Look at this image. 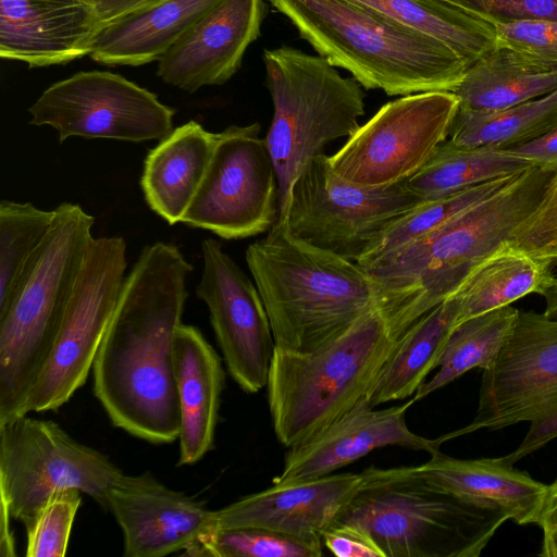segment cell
Returning a JSON list of instances; mask_svg holds the SVG:
<instances>
[{
  "mask_svg": "<svg viewBox=\"0 0 557 557\" xmlns=\"http://www.w3.org/2000/svg\"><path fill=\"white\" fill-rule=\"evenodd\" d=\"M519 310L505 306L457 324L438 362L440 370L414 393L416 403L471 369L491 367L506 342Z\"/></svg>",
  "mask_w": 557,
  "mask_h": 557,
  "instance_id": "cell-32",
  "label": "cell"
},
{
  "mask_svg": "<svg viewBox=\"0 0 557 557\" xmlns=\"http://www.w3.org/2000/svg\"><path fill=\"white\" fill-rule=\"evenodd\" d=\"M323 543L261 528L209 529L184 555L209 557H320Z\"/></svg>",
  "mask_w": 557,
  "mask_h": 557,
  "instance_id": "cell-35",
  "label": "cell"
},
{
  "mask_svg": "<svg viewBox=\"0 0 557 557\" xmlns=\"http://www.w3.org/2000/svg\"><path fill=\"white\" fill-rule=\"evenodd\" d=\"M458 315L459 299L454 294L419 318L398 338L370 397L371 408L417 392L438 366Z\"/></svg>",
  "mask_w": 557,
  "mask_h": 557,
  "instance_id": "cell-27",
  "label": "cell"
},
{
  "mask_svg": "<svg viewBox=\"0 0 557 557\" xmlns=\"http://www.w3.org/2000/svg\"><path fill=\"white\" fill-rule=\"evenodd\" d=\"M557 169L532 166L423 237L363 268L392 332L400 337L458 292L539 206Z\"/></svg>",
  "mask_w": 557,
  "mask_h": 557,
  "instance_id": "cell-2",
  "label": "cell"
},
{
  "mask_svg": "<svg viewBox=\"0 0 557 557\" xmlns=\"http://www.w3.org/2000/svg\"><path fill=\"white\" fill-rule=\"evenodd\" d=\"M366 479L364 470L273 483L267 490L212 511V528H261L322 542L323 533L337 520Z\"/></svg>",
  "mask_w": 557,
  "mask_h": 557,
  "instance_id": "cell-19",
  "label": "cell"
},
{
  "mask_svg": "<svg viewBox=\"0 0 557 557\" xmlns=\"http://www.w3.org/2000/svg\"><path fill=\"white\" fill-rule=\"evenodd\" d=\"M424 201L404 182L385 187L352 184L322 153L294 183L284 223L297 238L357 262L391 222Z\"/></svg>",
  "mask_w": 557,
  "mask_h": 557,
  "instance_id": "cell-12",
  "label": "cell"
},
{
  "mask_svg": "<svg viewBox=\"0 0 557 557\" xmlns=\"http://www.w3.org/2000/svg\"><path fill=\"white\" fill-rule=\"evenodd\" d=\"M219 0H161L103 26L90 58L103 65L158 61Z\"/></svg>",
  "mask_w": 557,
  "mask_h": 557,
  "instance_id": "cell-25",
  "label": "cell"
},
{
  "mask_svg": "<svg viewBox=\"0 0 557 557\" xmlns=\"http://www.w3.org/2000/svg\"><path fill=\"white\" fill-rule=\"evenodd\" d=\"M95 12L101 28L161 0H84Z\"/></svg>",
  "mask_w": 557,
  "mask_h": 557,
  "instance_id": "cell-42",
  "label": "cell"
},
{
  "mask_svg": "<svg viewBox=\"0 0 557 557\" xmlns=\"http://www.w3.org/2000/svg\"><path fill=\"white\" fill-rule=\"evenodd\" d=\"M414 401L374 410L362 401L342 418L289 447L283 470L273 483L314 479L333 473L369 453L385 446L425 450L440 448L437 440L422 437L406 422V411Z\"/></svg>",
  "mask_w": 557,
  "mask_h": 557,
  "instance_id": "cell-20",
  "label": "cell"
},
{
  "mask_svg": "<svg viewBox=\"0 0 557 557\" xmlns=\"http://www.w3.org/2000/svg\"><path fill=\"white\" fill-rule=\"evenodd\" d=\"M459 109L453 91H424L385 103L329 157L334 172L363 187H385L418 172L444 143Z\"/></svg>",
  "mask_w": 557,
  "mask_h": 557,
  "instance_id": "cell-14",
  "label": "cell"
},
{
  "mask_svg": "<svg viewBox=\"0 0 557 557\" xmlns=\"http://www.w3.org/2000/svg\"><path fill=\"white\" fill-rule=\"evenodd\" d=\"M82 503V492L64 490L52 494L24 524L27 557L65 556L72 525Z\"/></svg>",
  "mask_w": 557,
  "mask_h": 557,
  "instance_id": "cell-36",
  "label": "cell"
},
{
  "mask_svg": "<svg viewBox=\"0 0 557 557\" xmlns=\"http://www.w3.org/2000/svg\"><path fill=\"white\" fill-rule=\"evenodd\" d=\"M483 20H555L557 0H443Z\"/></svg>",
  "mask_w": 557,
  "mask_h": 557,
  "instance_id": "cell-39",
  "label": "cell"
},
{
  "mask_svg": "<svg viewBox=\"0 0 557 557\" xmlns=\"http://www.w3.org/2000/svg\"><path fill=\"white\" fill-rule=\"evenodd\" d=\"M542 529L557 527V480L548 485L537 523Z\"/></svg>",
  "mask_w": 557,
  "mask_h": 557,
  "instance_id": "cell-43",
  "label": "cell"
},
{
  "mask_svg": "<svg viewBox=\"0 0 557 557\" xmlns=\"http://www.w3.org/2000/svg\"><path fill=\"white\" fill-rule=\"evenodd\" d=\"M191 271L173 244L146 246L125 277L92 363L94 394L111 422L153 444L180 436L175 338Z\"/></svg>",
  "mask_w": 557,
  "mask_h": 557,
  "instance_id": "cell-1",
  "label": "cell"
},
{
  "mask_svg": "<svg viewBox=\"0 0 557 557\" xmlns=\"http://www.w3.org/2000/svg\"><path fill=\"white\" fill-rule=\"evenodd\" d=\"M532 166L535 165L507 150L459 147L446 139L404 183L410 193L430 201Z\"/></svg>",
  "mask_w": 557,
  "mask_h": 557,
  "instance_id": "cell-30",
  "label": "cell"
},
{
  "mask_svg": "<svg viewBox=\"0 0 557 557\" xmlns=\"http://www.w3.org/2000/svg\"><path fill=\"white\" fill-rule=\"evenodd\" d=\"M125 270L124 238L92 239L49 358L22 416L55 410L84 385L116 308Z\"/></svg>",
  "mask_w": 557,
  "mask_h": 557,
  "instance_id": "cell-11",
  "label": "cell"
},
{
  "mask_svg": "<svg viewBox=\"0 0 557 557\" xmlns=\"http://www.w3.org/2000/svg\"><path fill=\"white\" fill-rule=\"evenodd\" d=\"M203 269L197 296L210 322L233 380L246 393L268 383L275 342L258 288L215 239L201 244Z\"/></svg>",
  "mask_w": 557,
  "mask_h": 557,
  "instance_id": "cell-16",
  "label": "cell"
},
{
  "mask_svg": "<svg viewBox=\"0 0 557 557\" xmlns=\"http://www.w3.org/2000/svg\"><path fill=\"white\" fill-rule=\"evenodd\" d=\"M215 133L196 121L175 127L149 150L140 180L149 208L170 225L182 221L206 174Z\"/></svg>",
  "mask_w": 557,
  "mask_h": 557,
  "instance_id": "cell-24",
  "label": "cell"
},
{
  "mask_svg": "<svg viewBox=\"0 0 557 557\" xmlns=\"http://www.w3.org/2000/svg\"><path fill=\"white\" fill-rule=\"evenodd\" d=\"M554 261H557V253H556V255H555V257H554Z\"/></svg>",
  "mask_w": 557,
  "mask_h": 557,
  "instance_id": "cell-46",
  "label": "cell"
},
{
  "mask_svg": "<svg viewBox=\"0 0 557 557\" xmlns=\"http://www.w3.org/2000/svg\"><path fill=\"white\" fill-rule=\"evenodd\" d=\"M301 38L364 89L454 91L468 64L445 44L349 0H269Z\"/></svg>",
  "mask_w": 557,
  "mask_h": 557,
  "instance_id": "cell-4",
  "label": "cell"
},
{
  "mask_svg": "<svg viewBox=\"0 0 557 557\" xmlns=\"http://www.w3.org/2000/svg\"><path fill=\"white\" fill-rule=\"evenodd\" d=\"M53 210L30 202H0V312L9 304L16 284L54 219Z\"/></svg>",
  "mask_w": 557,
  "mask_h": 557,
  "instance_id": "cell-34",
  "label": "cell"
},
{
  "mask_svg": "<svg viewBox=\"0 0 557 557\" xmlns=\"http://www.w3.org/2000/svg\"><path fill=\"white\" fill-rule=\"evenodd\" d=\"M451 48L468 66L496 45L490 22L443 0H349Z\"/></svg>",
  "mask_w": 557,
  "mask_h": 557,
  "instance_id": "cell-28",
  "label": "cell"
},
{
  "mask_svg": "<svg viewBox=\"0 0 557 557\" xmlns=\"http://www.w3.org/2000/svg\"><path fill=\"white\" fill-rule=\"evenodd\" d=\"M520 422L530 428L506 458L515 463L557 437V319L519 311L498 356L483 370L479 406L466 426L437 440Z\"/></svg>",
  "mask_w": 557,
  "mask_h": 557,
  "instance_id": "cell-9",
  "label": "cell"
},
{
  "mask_svg": "<svg viewBox=\"0 0 557 557\" xmlns=\"http://www.w3.org/2000/svg\"><path fill=\"white\" fill-rule=\"evenodd\" d=\"M416 468L434 487L497 509L520 525L537 523L548 488L528 472L517 470L506 456L457 459L436 450Z\"/></svg>",
  "mask_w": 557,
  "mask_h": 557,
  "instance_id": "cell-22",
  "label": "cell"
},
{
  "mask_svg": "<svg viewBox=\"0 0 557 557\" xmlns=\"http://www.w3.org/2000/svg\"><path fill=\"white\" fill-rule=\"evenodd\" d=\"M486 21L494 28L496 46L509 48L543 65L557 69V21Z\"/></svg>",
  "mask_w": 557,
  "mask_h": 557,
  "instance_id": "cell-37",
  "label": "cell"
},
{
  "mask_svg": "<svg viewBox=\"0 0 557 557\" xmlns=\"http://www.w3.org/2000/svg\"><path fill=\"white\" fill-rule=\"evenodd\" d=\"M539 295L545 299L544 314L550 319H557V276L552 275Z\"/></svg>",
  "mask_w": 557,
  "mask_h": 557,
  "instance_id": "cell-44",
  "label": "cell"
},
{
  "mask_svg": "<svg viewBox=\"0 0 557 557\" xmlns=\"http://www.w3.org/2000/svg\"><path fill=\"white\" fill-rule=\"evenodd\" d=\"M557 125V89L543 97L495 111L458 109L449 141L466 148L508 149Z\"/></svg>",
  "mask_w": 557,
  "mask_h": 557,
  "instance_id": "cell-31",
  "label": "cell"
},
{
  "mask_svg": "<svg viewBox=\"0 0 557 557\" xmlns=\"http://www.w3.org/2000/svg\"><path fill=\"white\" fill-rule=\"evenodd\" d=\"M519 174L488 181L442 198L424 201L391 222L356 263L366 268L381 257L423 237L465 210L493 196Z\"/></svg>",
  "mask_w": 557,
  "mask_h": 557,
  "instance_id": "cell-33",
  "label": "cell"
},
{
  "mask_svg": "<svg viewBox=\"0 0 557 557\" xmlns=\"http://www.w3.org/2000/svg\"><path fill=\"white\" fill-rule=\"evenodd\" d=\"M260 129L252 123L215 133L206 174L181 223L224 239L256 236L274 225L278 178Z\"/></svg>",
  "mask_w": 557,
  "mask_h": 557,
  "instance_id": "cell-13",
  "label": "cell"
},
{
  "mask_svg": "<svg viewBox=\"0 0 557 557\" xmlns=\"http://www.w3.org/2000/svg\"><path fill=\"white\" fill-rule=\"evenodd\" d=\"M504 245L554 262L557 253V174L536 209L513 230Z\"/></svg>",
  "mask_w": 557,
  "mask_h": 557,
  "instance_id": "cell-38",
  "label": "cell"
},
{
  "mask_svg": "<svg viewBox=\"0 0 557 557\" xmlns=\"http://www.w3.org/2000/svg\"><path fill=\"white\" fill-rule=\"evenodd\" d=\"M265 14L263 0H219L158 60V76L188 92L226 83Z\"/></svg>",
  "mask_w": 557,
  "mask_h": 557,
  "instance_id": "cell-17",
  "label": "cell"
},
{
  "mask_svg": "<svg viewBox=\"0 0 557 557\" xmlns=\"http://www.w3.org/2000/svg\"><path fill=\"white\" fill-rule=\"evenodd\" d=\"M263 63L273 103L265 141L280 186L276 221L284 222L299 175L326 145L359 128L366 94L319 54L281 46L264 50Z\"/></svg>",
  "mask_w": 557,
  "mask_h": 557,
  "instance_id": "cell-8",
  "label": "cell"
},
{
  "mask_svg": "<svg viewBox=\"0 0 557 557\" xmlns=\"http://www.w3.org/2000/svg\"><path fill=\"white\" fill-rule=\"evenodd\" d=\"M556 89L557 69L495 45L468 66L453 92L459 99L460 109L495 111L543 97Z\"/></svg>",
  "mask_w": 557,
  "mask_h": 557,
  "instance_id": "cell-26",
  "label": "cell"
},
{
  "mask_svg": "<svg viewBox=\"0 0 557 557\" xmlns=\"http://www.w3.org/2000/svg\"><path fill=\"white\" fill-rule=\"evenodd\" d=\"M322 543L338 557H384L367 534L343 523L331 525L323 533Z\"/></svg>",
  "mask_w": 557,
  "mask_h": 557,
  "instance_id": "cell-40",
  "label": "cell"
},
{
  "mask_svg": "<svg viewBox=\"0 0 557 557\" xmlns=\"http://www.w3.org/2000/svg\"><path fill=\"white\" fill-rule=\"evenodd\" d=\"M366 472L364 484L334 523L367 534L384 557H479L508 520L497 509L434 487L416 466Z\"/></svg>",
  "mask_w": 557,
  "mask_h": 557,
  "instance_id": "cell-7",
  "label": "cell"
},
{
  "mask_svg": "<svg viewBox=\"0 0 557 557\" xmlns=\"http://www.w3.org/2000/svg\"><path fill=\"white\" fill-rule=\"evenodd\" d=\"M54 212L49 232L0 312V423L22 416L94 239L95 218L79 205L63 202Z\"/></svg>",
  "mask_w": 557,
  "mask_h": 557,
  "instance_id": "cell-6",
  "label": "cell"
},
{
  "mask_svg": "<svg viewBox=\"0 0 557 557\" xmlns=\"http://www.w3.org/2000/svg\"><path fill=\"white\" fill-rule=\"evenodd\" d=\"M398 338L374 307L314 350L275 347L267 391L278 442L292 447L369 403Z\"/></svg>",
  "mask_w": 557,
  "mask_h": 557,
  "instance_id": "cell-5",
  "label": "cell"
},
{
  "mask_svg": "<svg viewBox=\"0 0 557 557\" xmlns=\"http://www.w3.org/2000/svg\"><path fill=\"white\" fill-rule=\"evenodd\" d=\"M104 507L123 532L125 557H162L186 549L212 528V510L150 472L123 473L108 490Z\"/></svg>",
  "mask_w": 557,
  "mask_h": 557,
  "instance_id": "cell-18",
  "label": "cell"
},
{
  "mask_svg": "<svg viewBox=\"0 0 557 557\" xmlns=\"http://www.w3.org/2000/svg\"><path fill=\"white\" fill-rule=\"evenodd\" d=\"M122 474L108 456L53 421L23 414L0 423V503L23 524L59 491L78 490L104 506Z\"/></svg>",
  "mask_w": 557,
  "mask_h": 557,
  "instance_id": "cell-10",
  "label": "cell"
},
{
  "mask_svg": "<svg viewBox=\"0 0 557 557\" xmlns=\"http://www.w3.org/2000/svg\"><path fill=\"white\" fill-rule=\"evenodd\" d=\"M505 150L533 165L557 169V125L528 143Z\"/></svg>",
  "mask_w": 557,
  "mask_h": 557,
  "instance_id": "cell-41",
  "label": "cell"
},
{
  "mask_svg": "<svg viewBox=\"0 0 557 557\" xmlns=\"http://www.w3.org/2000/svg\"><path fill=\"white\" fill-rule=\"evenodd\" d=\"M175 376L181 421L177 466H188L213 447L224 386L220 357L193 325L182 323L177 330Z\"/></svg>",
  "mask_w": 557,
  "mask_h": 557,
  "instance_id": "cell-23",
  "label": "cell"
},
{
  "mask_svg": "<svg viewBox=\"0 0 557 557\" xmlns=\"http://www.w3.org/2000/svg\"><path fill=\"white\" fill-rule=\"evenodd\" d=\"M245 259L280 349L314 350L376 307L363 268L297 238L284 222L251 243Z\"/></svg>",
  "mask_w": 557,
  "mask_h": 557,
  "instance_id": "cell-3",
  "label": "cell"
},
{
  "mask_svg": "<svg viewBox=\"0 0 557 557\" xmlns=\"http://www.w3.org/2000/svg\"><path fill=\"white\" fill-rule=\"evenodd\" d=\"M543 530V544L540 556L542 557H557V527L544 528Z\"/></svg>",
  "mask_w": 557,
  "mask_h": 557,
  "instance_id": "cell-45",
  "label": "cell"
},
{
  "mask_svg": "<svg viewBox=\"0 0 557 557\" xmlns=\"http://www.w3.org/2000/svg\"><path fill=\"white\" fill-rule=\"evenodd\" d=\"M28 112L29 124L53 127L60 143L71 137L161 140L174 129L175 114L153 92L107 71L78 72L52 84Z\"/></svg>",
  "mask_w": 557,
  "mask_h": 557,
  "instance_id": "cell-15",
  "label": "cell"
},
{
  "mask_svg": "<svg viewBox=\"0 0 557 557\" xmlns=\"http://www.w3.org/2000/svg\"><path fill=\"white\" fill-rule=\"evenodd\" d=\"M552 263L503 245L469 274L456 293L457 324L509 306L529 294H539L553 275Z\"/></svg>",
  "mask_w": 557,
  "mask_h": 557,
  "instance_id": "cell-29",
  "label": "cell"
},
{
  "mask_svg": "<svg viewBox=\"0 0 557 557\" xmlns=\"http://www.w3.org/2000/svg\"><path fill=\"white\" fill-rule=\"evenodd\" d=\"M100 28L84 0H0V55L29 67L89 55Z\"/></svg>",
  "mask_w": 557,
  "mask_h": 557,
  "instance_id": "cell-21",
  "label": "cell"
}]
</instances>
